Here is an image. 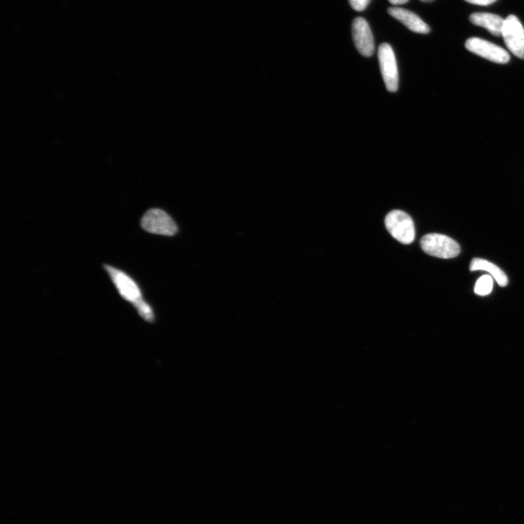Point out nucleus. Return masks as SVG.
<instances>
[{"label":"nucleus","instance_id":"nucleus-1","mask_svg":"<svg viewBox=\"0 0 524 524\" xmlns=\"http://www.w3.org/2000/svg\"><path fill=\"white\" fill-rule=\"evenodd\" d=\"M420 246L425 253L437 258H452L461 254V247L454 239L438 233L423 237Z\"/></svg>","mask_w":524,"mask_h":524},{"label":"nucleus","instance_id":"nucleus-2","mask_svg":"<svg viewBox=\"0 0 524 524\" xmlns=\"http://www.w3.org/2000/svg\"><path fill=\"white\" fill-rule=\"evenodd\" d=\"M385 226L390 235L400 243L408 245L415 238L414 223L411 216L404 211L394 210L385 218Z\"/></svg>","mask_w":524,"mask_h":524},{"label":"nucleus","instance_id":"nucleus-3","mask_svg":"<svg viewBox=\"0 0 524 524\" xmlns=\"http://www.w3.org/2000/svg\"><path fill=\"white\" fill-rule=\"evenodd\" d=\"M142 228L151 234L173 236L178 232V227L173 218L161 209L149 210L142 217Z\"/></svg>","mask_w":524,"mask_h":524},{"label":"nucleus","instance_id":"nucleus-4","mask_svg":"<svg viewBox=\"0 0 524 524\" xmlns=\"http://www.w3.org/2000/svg\"><path fill=\"white\" fill-rule=\"evenodd\" d=\"M378 58L382 77L388 92L394 93L399 89V70L394 51L387 43L379 48Z\"/></svg>","mask_w":524,"mask_h":524},{"label":"nucleus","instance_id":"nucleus-5","mask_svg":"<svg viewBox=\"0 0 524 524\" xmlns=\"http://www.w3.org/2000/svg\"><path fill=\"white\" fill-rule=\"evenodd\" d=\"M501 37L510 51L524 59V28L516 15H510L505 19Z\"/></svg>","mask_w":524,"mask_h":524},{"label":"nucleus","instance_id":"nucleus-6","mask_svg":"<svg viewBox=\"0 0 524 524\" xmlns=\"http://www.w3.org/2000/svg\"><path fill=\"white\" fill-rule=\"evenodd\" d=\"M466 48L474 54L497 63H507L509 54L495 44L478 37H472L466 42Z\"/></svg>","mask_w":524,"mask_h":524},{"label":"nucleus","instance_id":"nucleus-7","mask_svg":"<svg viewBox=\"0 0 524 524\" xmlns=\"http://www.w3.org/2000/svg\"><path fill=\"white\" fill-rule=\"evenodd\" d=\"M104 268L123 299L134 306L144 300L140 289L132 278L111 266H105Z\"/></svg>","mask_w":524,"mask_h":524},{"label":"nucleus","instance_id":"nucleus-8","mask_svg":"<svg viewBox=\"0 0 524 524\" xmlns=\"http://www.w3.org/2000/svg\"><path fill=\"white\" fill-rule=\"evenodd\" d=\"M352 32L358 52L365 57L373 56L375 53V40L368 22L363 18H356L353 22Z\"/></svg>","mask_w":524,"mask_h":524},{"label":"nucleus","instance_id":"nucleus-9","mask_svg":"<svg viewBox=\"0 0 524 524\" xmlns=\"http://www.w3.org/2000/svg\"><path fill=\"white\" fill-rule=\"evenodd\" d=\"M388 13L393 18L397 19L413 32L420 34H428L430 29L417 14L398 7H392L388 9Z\"/></svg>","mask_w":524,"mask_h":524},{"label":"nucleus","instance_id":"nucleus-10","mask_svg":"<svg viewBox=\"0 0 524 524\" xmlns=\"http://www.w3.org/2000/svg\"><path fill=\"white\" fill-rule=\"evenodd\" d=\"M471 23L487 30L492 35L501 36L505 19L501 16L489 13H475L470 17Z\"/></svg>","mask_w":524,"mask_h":524},{"label":"nucleus","instance_id":"nucleus-11","mask_svg":"<svg viewBox=\"0 0 524 524\" xmlns=\"http://www.w3.org/2000/svg\"><path fill=\"white\" fill-rule=\"evenodd\" d=\"M471 272L483 270L488 272L497 281L501 287H505L509 284V278L506 274L492 262L479 258H474L470 265Z\"/></svg>","mask_w":524,"mask_h":524},{"label":"nucleus","instance_id":"nucleus-12","mask_svg":"<svg viewBox=\"0 0 524 524\" xmlns=\"http://www.w3.org/2000/svg\"><path fill=\"white\" fill-rule=\"evenodd\" d=\"M493 289L492 276L485 275L480 277L475 283L474 292L479 296H487L491 294Z\"/></svg>","mask_w":524,"mask_h":524},{"label":"nucleus","instance_id":"nucleus-13","mask_svg":"<svg viewBox=\"0 0 524 524\" xmlns=\"http://www.w3.org/2000/svg\"><path fill=\"white\" fill-rule=\"evenodd\" d=\"M135 307L137 310L139 316L145 320L149 322L154 320V313H153L150 306L144 300L141 301L135 305Z\"/></svg>","mask_w":524,"mask_h":524},{"label":"nucleus","instance_id":"nucleus-14","mask_svg":"<svg viewBox=\"0 0 524 524\" xmlns=\"http://www.w3.org/2000/svg\"><path fill=\"white\" fill-rule=\"evenodd\" d=\"M371 0H349L351 7L358 12L366 10Z\"/></svg>","mask_w":524,"mask_h":524},{"label":"nucleus","instance_id":"nucleus-15","mask_svg":"<svg viewBox=\"0 0 524 524\" xmlns=\"http://www.w3.org/2000/svg\"><path fill=\"white\" fill-rule=\"evenodd\" d=\"M465 1L473 5L487 6L495 3L497 0H465Z\"/></svg>","mask_w":524,"mask_h":524},{"label":"nucleus","instance_id":"nucleus-16","mask_svg":"<svg viewBox=\"0 0 524 524\" xmlns=\"http://www.w3.org/2000/svg\"><path fill=\"white\" fill-rule=\"evenodd\" d=\"M388 1L393 6H400L408 3V0H388Z\"/></svg>","mask_w":524,"mask_h":524},{"label":"nucleus","instance_id":"nucleus-17","mask_svg":"<svg viewBox=\"0 0 524 524\" xmlns=\"http://www.w3.org/2000/svg\"><path fill=\"white\" fill-rule=\"evenodd\" d=\"M420 1L423 3H430L432 2L433 0H420Z\"/></svg>","mask_w":524,"mask_h":524}]
</instances>
